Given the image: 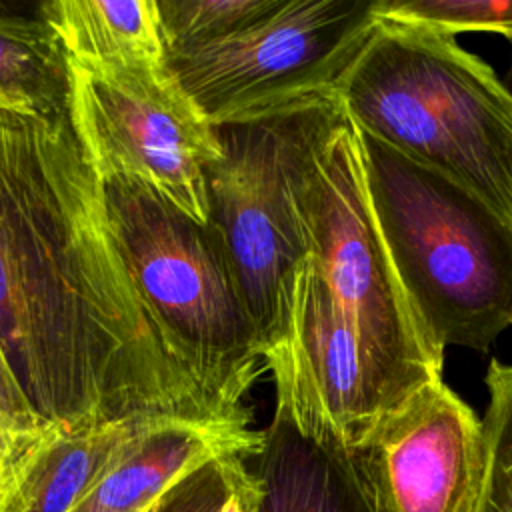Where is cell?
<instances>
[{
	"instance_id": "cell-1",
	"label": "cell",
	"mask_w": 512,
	"mask_h": 512,
	"mask_svg": "<svg viewBox=\"0 0 512 512\" xmlns=\"http://www.w3.org/2000/svg\"><path fill=\"white\" fill-rule=\"evenodd\" d=\"M0 344L34 412L62 430L252 420L200 382L148 310L66 112L0 110Z\"/></svg>"
},
{
	"instance_id": "cell-2",
	"label": "cell",
	"mask_w": 512,
	"mask_h": 512,
	"mask_svg": "<svg viewBox=\"0 0 512 512\" xmlns=\"http://www.w3.org/2000/svg\"><path fill=\"white\" fill-rule=\"evenodd\" d=\"M356 134L376 226L422 330L440 352L488 350L512 328V220L452 176Z\"/></svg>"
},
{
	"instance_id": "cell-3",
	"label": "cell",
	"mask_w": 512,
	"mask_h": 512,
	"mask_svg": "<svg viewBox=\"0 0 512 512\" xmlns=\"http://www.w3.org/2000/svg\"><path fill=\"white\" fill-rule=\"evenodd\" d=\"M336 92L360 132L512 220V90L456 38L380 18Z\"/></svg>"
},
{
	"instance_id": "cell-4",
	"label": "cell",
	"mask_w": 512,
	"mask_h": 512,
	"mask_svg": "<svg viewBox=\"0 0 512 512\" xmlns=\"http://www.w3.org/2000/svg\"><path fill=\"white\" fill-rule=\"evenodd\" d=\"M346 120L340 96L244 124L216 126L222 158L208 170L216 238L264 350L278 336L290 286L308 256L302 190L310 166Z\"/></svg>"
},
{
	"instance_id": "cell-5",
	"label": "cell",
	"mask_w": 512,
	"mask_h": 512,
	"mask_svg": "<svg viewBox=\"0 0 512 512\" xmlns=\"http://www.w3.org/2000/svg\"><path fill=\"white\" fill-rule=\"evenodd\" d=\"M128 272L158 324L186 354L200 382L246 410L262 346L224 254L208 230L154 190L102 182Z\"/></svg>"
},
{
	"instance_id": "cell-6",
	"label": "cell",
	"mask_w": 512,
	"mask_h": 512,
	"mask_svg": "<svg viewBox=\"0 0 512 512\" xmlns=\"http://www.w3.org/2000/svg\"><path fill=\"white\" fill-rule=\"evenodd\" d=\"M308 254L340 318L404 398L442 380L444 352L422 330L376 226L348 114L316 154L302 190Z\"/></svg>"
},
{
	"instance_id": "cell-7",
	"label": "cell",
	"mask_w": 512,
	"mask_h": 512,
	"mask_svg": "<svg viewBox=\"0 0 512 512\" xmlns=\"http://www.w3.org/2000/svg\"><path fill=\"white\" fill-rule=\"evenodd\" d=\"M378 0H280L242 32L168 52V66L212 126L282 116L338 96L380 22Z\"/></svg>"
},
{
	"instance_id": "cell-8",
	"label": "cell",
	"mask_w": 512,
	"mask_h": 512,
	"mask_svg": "<svg viewBox=\"0 0 512 512\" xmlns=\"http://www.w3.org/2000/svg\"><path fill=\"white\" fill-rule=\"evenodd\" d=\"M66 66V114L96 176L142 184L206 226L208 170L222 144L170 66Z\"/></svg>"
},
{
	"instance_id": "cell-9",
	"label": "cell",
	"mask_w": 512,
	"mask_h": 512,
	"mask_svg": "<svg viewBox=\"0 0 512 512\" xmlns=\"http://www.w3.org/2000/svg\"><path fill=\"white\" fill-rule=\"evenodd\" d=\"M376 512H484L492 456L482 420L430 382L350 450Z\"/></svg>"
},
{
	"instance_id": "cell-10",
	"label": "cell",
	"mask_w": 512,
	"mask_h": 512,
	"mask_svg": "<svg viewBox=\"0 0 512 512\" xmlns=\"http://www.w3.org/2000/svg\"><path fill=\"white\" fill-rule=\"evenodd\" d=\"M262 440L250 420L166 418L144 432L72 512H144L212 460L254 458Z\"/></svg>"
},
{
	"instance_id": "cell-11",
	"label": "cell",
	"mask_w": 512,
	"mask_h": 512,
	"mask_svg": "<svg viewBox=\"0 0 512 512\" xmlns=\"http://www.w3.org/2000/svg\"><path fill=\"white\" fill-rule=\"evenodd\" d=\"M262 434L258 512H376L350 450L304 434L280 410Z\"/></svg>"
},
{
	"instance_id": "cell-12",
	"label": "cell",
	"mask_w": 512,
	"mask_h": 512,
	"mask_svg": "<svg viewBox=\"0 0 512 512\" xmlns=\"http://www.w3.org/2000/svg\"><path fill=\"white\" fill-rule=\"evenodd\" d=\"M166 418L174 416H130L58 430L26 462L0 512H72L114 462Z\"/></svg>"
},
{
	"instance_id": "cell-13",
	"label": "cell",
	"mask_w": 512,
	"mask_h": 512,
	"mask_svg": "<svg viewBox=\"0 0 512 512\" xmlns=\"http://www.w3.org/2000/svg\"><path fill=\"white\" fill-rule=\"evenodd\" d=\"M40 14L68 64L92 70L168 64L158 0H48Z\"/></svg>"
},
{
	"instance_id": "cell-14",
	"label": "cell",
	"mask_w": 512,
	"mask_h": 512,
	"mask_svg": "<svg viewBox=\"0 0 512 512\" xmlns=\"http://www.w3.org/2000/svg\"><path fill=\"white\" fill-rule=\"evenodd\" d=\"M68 66L60 44L40 14L0 2V110L64 114Z\"/></svg>"
},
{
	"instance_id": "cell-15",
	"label": "cell",
	"mask_w": 512,
	"mask_h": 512,
	"mask_svg": "<svg viewBox=\"0 0 512 512\" xmlns=\"http://www.w3.org/2000/svg\"><path fill=\"white\" fill-rule=\"evenodd\" d=\"M280 0H158L166 50H182L230 38L252 26Z\"/></svg>"
},
{
	"instance_id": "cell-16",
	"label": "cell",
	"mask_w": 512,
	"mask_h": 512,
	"mask_svg": "<svg viewBox=\"0 0 512 512\" xmlns=\"http://www.w3.org/2000/svg\"><path fill=\"white\" fill-rule=\"evenodd\" d=\"M378 16L450 38L496 34L512 42V0H378Z\"/></svg>"
},
{
	"instance_id": "cell-17",
	"label": "cell",
	"mask_w": 512,
	"mask_h": 512,
	"mask_svg": "<svg viewBox=\"0 0 512 512\" xmlns=\"http://www.w3.org/2000/svg\"><path fill=\"white\" fill-rule=\"evenodd\" d=\"M242 464V456L212 460L174 484L146 512H218Z\"/></svg>"
},
{
	"instance_id": "cell-18",
	"label": "cell",
	"mask_w": 512,
	"mask_h": 512,
	"mask_svg": "<svg viewBox=\"0 0 512 512\" xmlns=\"http://www.w3.org/2000/svg\"><path fill=\"white\" fill-rule=\"evenodd\" d=\"M484 384L488 408L482 418L492 456V474L512 480V364L490 360Z\"/></svg>"
},
{
	"instance_id": "cell-19",
	"label": "cell",
	"mask_w": 512,
	"mask_h": 512,
	"mask_svg": "<svg viewBox=\"0 0 512 512\" xmlns=\"http://www.w3.org/2000/svg\"><path fill=\"white\" fill-rule=\"evenodd\" d=\"M58 430L62 428H30L0 408V502L14 486L32 454Z\"/></svg>"
},
{
	"instance_id": "cell-20",
	"label": "cell",
	"mask_w": 512,
	"mask_h": 512,
	"mask_svg": "<svg viewBox=\"0 0 512 512\" xmlns=\"http://www.w3.org/2000/svg\"><path fill=\"white\" fill-rule=\"evenodd\" d=\"M0 408L10 414L14 420L30 426V428H48L52 424L44 422L34 408L30 406L24 390L20 388V382L2 350L0 344Z\"/></svg>"
},
{
	"instance_id": "cell-21",
	"label": "cell",
	"mask_w": 512,
	"mask_h": 512,
	"mask_svg": "<svg viewBox=\"0 0 512 512\" xmlns=\"http://www.w3.org/2000/svg\"><path fill=\"white\" fill-rule=\"evenodd\" d=\"M258 502H260L258 478L252 472V468L242 464L218 512H258Z\"/></svg>"
},
{
	"instance_id": "cell-22",
	"label": "cell",
	"mask_w": 512,
	"mask_h": 512,
	"mask_svg": "<svg viewBox=\"0 0 512 512\" xmlns=\"http://www.w3.org/2000/svg\"><path fill=\"white\" fill-rule=\"evenodd\" d=\"M488 498L494 504H498L500 508L512 512V480L492 474L490 488H488Z\"/></svg>"
},
{
	"instance_id": "cell-23",
	"label": "cell",
	"mask_w": 512,
	"mask_h": 512,
	"mask_svg": "<svg viewBox=\"0 0 512 512\" xmlns=\"http://www.w3.org/2000/svg\"><path fill=\"white\" fill-rule=\"evenodd\" d=\"M484 512H508V510L500 508L498 504H494V502L488 498V500H486V506H484Z\"/></svg>"
},
{
	"instance_id": "cell-24",
	"label": "cell",
	"mask_w": 512,
	"mask_h": 512,
	"mask_svg": "<svg viewBox=\"0 0 512 512\" xmlns=\"http://www.w3.org/2000/svg\"><path fill=\"white\" fill-rule=\"evenodd\" d=\"M508 86H510V90H512V60H510V70H508V82H506Z\"/></svg>"
},
{
	"instance_id": "cell-25",
	"label": "cell",
	"mask_w": 512,
	"mask_h": 512,
	"mask_svg": "<svg viewBox=\"0 0 512 512\" xmlns=\"http://www.w3.org/2000/svg\"><path fill=\"white\" fill-rule=\"evenodd\" d=\"M144 512H146V510H144Z\"/></svg>"
}]
</instances>
